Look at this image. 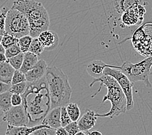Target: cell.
<instances>
[{"mask_svg":"<svg viewBox=\"0 0 152 135\" xmlns=\"http://www.w3.org/2000/svg\"><path fill=\"white\" fill-rule=\"evenodd\" d=\"M22 96V105L29 119V126L42 121L51 110V100L46 77L34 82H27Z\"/></svg>","mask_w":152,"mask_h":135,"instance_id":"obj_1","label":"cell"},{"mask_svg":"<svg viewBox=\"0 0 152 135\" xmlns=\"http://www.w3.org/2000/svg\"><path fill=\"white\" fill-rule=\"evenodd\" d=\"M99 82L100 86L98 90L91 97H94L98 94L102 88L103 86H105L107 90V93L103 97L102 103L106 101H109L111 104V108L109 111L106 114H96V116L98 117H113L119 116L120 114L127 111V99L123 90L121 88L119 83L116 79L109 75L103 74L101 77L94 79L90 87H92L96 82Z\"/></svg>","mask_w":152,"mask_h":135,"instance_id":"obj_2","label":"cell"},{"mask_svg":"<svg viewBox=\"0 0 152 135\" xmlns=\"http://www.w3.org/2000/svg\"><path fill=\"white\" fill-rule=\"evenodd\" d=\"M12 8L23 13L29 23V34L33 38L38 37L43 31L49 29L50 16L42 3L35 0H15Z\"/></svg>","mask_w":152,"mask_h":135,"instance_id":"obj_3","label":"cell"},{"mask_svg":"<svg viewBox=\"0 0 152 135\" xmlns=\"http://www.w3.org/2000/svg\"><path fill=\"white\" fill-rule=\"evenodd\" d=\"M45 77L50 93L51 109L67 105L70 103L72 93L68 76L62 69L52 66L48 67Z\"/></svg>","mask_w":152,"mask_h":135,"instance_id":"obj_4","label":"cell"},{"mask_svg":"<svg viewBox=\"0 0 152 135\" xmlns=\"http://www.w3.org/2000/svg\"><path fill=\"white\" fill-rule=\"evenodd\" d=\"M152 67V56L146 58L139 62L131 63L126 61L120 66V70L125 74L131 81L136 82L142 81L147 88H151L149 76Z\"/></svg>","mask_w":152,"mask_h":135,"instance_id":"obj_5","label":"cell"},{"mask_svg":"<svg viewBox=\"0 0 152 135\" xmlns=\"http://www.w3.org/2000/svg\"><path fill=\"white\" fill-rule=\"evenodd\" d=\"M5 33L18 39L29 34V23L23 13L16 9H9L5 19Z\"/></svg>","mask_w":152,"mask_h":135,"instance_id":"obj_6","label":"cell"},{"mask_svg":"<svg viewBox=\"0 0 152 135\" xmlns=\"http://www.w3.org/2000/svg\"><path fill=\"white\" fill-rule=\"evenodd\" d=\"M103 74L109 75L115 78L119 83L121 88L125 93L127 99V110H130L134 107L133 87L134 82L131 81L127 76L124 74L120 69L106 67Z\"/></svg>","mask_w":152,"mask_h":135,"instance_id":"obj_7","label":"cell"},{"mask_svg":"<svg viewBox=\"0 0 152 135\" xmlns=\"http://www.w3.org/2000/svg\"><path fill=\"white\" fill-rule=\"evenodd\" d=\"M3 120L12 126H29V119L23 105L12 106L5 112Z\"/></svg>","mask_w":152,"mask_h":135,"instance_id":"obj_8","label":"cell"},{"mask_svg":"<svg viewBox=\"0 0 152 135\" xmlns=\"http://www.w3.org/2000/svg\"><path fill=\"white\" fill-rule=\"evenodd\" d=\"M146 12L143 4H139L126 10L121 15V21L125 26H139L143 22Z\"/></svg>","mask_w":152,"mask_h":135,"instance_id":"obj_9","label":"cell"},{"mask_svg":"<svg viewBox=\"0 0 152 135\" xmlns=\"http://www.w3.org/2000/svg\"><path fill=\"white\" fill-rule=\"evenodd\" d=\"M44 50L51 51L55 49L59 43L58 34L53 31L46 30L41 33L38 36Z\"/></svg>","mask_w":152,"mask_h":135,"instance_id":"obj_10","label":"cell"},{"mask_svg":"<svg viewBox=\"0 0 152 135\" xmlns=\"http://www.w3.org/2000/svg\"><path fill=\"white\" fill-rule=\"evenodd\" d=\"M47 68L48 65L46 62L43 59H40L31 70L25 74L26 81L28 82L39 81L46 75Z\"/></svg>","mask_w":152,"mask_h":135,"instance_id":"obj_11","label":"cell"},{"mask_svg":"<svg viewBox=\"0 0 152 135\" xmlns=\"http://www.w3.org/2000/svg\"><path fill=\"white\" fill-rule=\"evenodd\" d=\"M106 67L120 68V66H118L107 64L100 60H95L91 62L87 65V71L93 79H96L101 77L103 75V71Z\"/></svg>","mask_w":152,"mask_h":135,"instance_id":"obj_12","label":"cell"},{"mask_svg":"<svg viewBox=\"0 0 152 135\" xmlns=\"http://www.w3.org/2000/svg\"><path fill=\"white\" fill-rule=\"evenodd\" d=\"M45 127H50L46 124L40 123L34 126H12L8 125L7 129L5 133L7 135H29L34 131Z\"/></svg>","mask_w":152,"mask_h":135,"instance_id":"obj_13","label":"cell"},{"mask_svg":"<svg viewBox=\"0 0 152 135\" xmlns=\"http://www.w3.org/2000/svg\"><path fill=\"white\" fill-rule=\"evenodd\" d=\"M96 112L91 110H87L77 121V123L80 131H88L94 127L97 121L98 117Z\"/></svg>","mask_w":152,"mask_h":135,"instance_id":"obj_14","label":"cell"},{"mask_svg":"<svg viewBox=\"0 0 152 135\" xmlns=\"http://www.w3.org/2000/svg\"><path fill=\"white\" fill-rule=\"evenodd\" d=\"M61 107H57L51 109L47 114V115L44 117L41 123L46 124L51 128L57 129L61 126Z\"/></svg>","mask_w":152,"mask_h":135,"instance_id":"obj_15","label":"cell"},{"mask_svg":"<svg viewBox=\"0 0 152 135\" xmlns=\"http://www.w3.org/2000/svg\"><path fill=\"white\" fill-rule=\"evenodd\" d=\"M15 70L7 61L0 62V81L11 85L12 79Z\"/></svg>","mask_w":152,"mask_h":135,"instance_id":"obj_16","label":"cell"},{"mask_svg":"<svg viewBox=\"0 0 152 135\" xmlns=\"http://www.w3.org/2000/svg\"><path fill=\"white\" fill-rule=\"evenodd\" d=\"M142 2L143 0H115L114 8L117 13L122 15L126 10L139 4H142Z\"/></svg>","mask_w":152,"mask_h":135,"instance_id":"obj_17","label":"cell"},{"mask_svg":"<svg viewBox=\"0 0 152 135\" xmlns=\"http://www.w3.org/2000/svg\"><path fill=\"white\" fill-rule=\"evenodd\" d=\"M39 56L30 51H27L24 53V58L23 64L20 70L23 74L29 71L35 66L39 61Z\"/></svg>","mask_w":152,"mask_h":135,"instance_id":"obj_18","label":"cell"},{"mask_svg":"<svg viewBox=\"0 0 152 135\" xmlns=\"http://www.w3.org/2000/svg\"><path fill=\"white\" fill-rule=\"evenodd\" d=\"M12 93L7 90L0 93V108L3 112L7 111L12 107L11 102Z\"/></svg>","mask_w":152,"mask_h":135,"instance_id":"obj_19","label":"cell"},{"mask_svg":"<svg viewBox=\"0 0 152 135\" xmlns=\"http://www.w3.org/2000/svg\"><path fill=\"white\" fill-rule=\"evenodd\" d=\"M66 106V109L70 118L74 122H77L81 116V110L77 104L69 103Z\"/></svg>","mask_w":152,"mask_h":135,"instance_id":"obj_20","label":"cell"},{"mask_svg":"<svg viewBox=\"0 0 152 135\" xmlns=\"http://www.w3.org/2000/svg\"><path fill=\"white\" fill-rule=\"evenodd\" d=\"M44 50V47H43L42 44H41L39 38L38 37L33 38L28 51L31 52V53H33L40 56V55L42 53Z\"/></svg>","mask_w":152,"mask_h":135,"instance_id":"obj_21","label":"cell"},{"mask_svg":"<svg viewBox=\"0 0 152 135\" xmlns=\"http://www.w3.org/2000/svg\"><path fill=\"white\" fill-rule=\"evenodd\" d=\"M23 58H24V53L23 52H22V53H19L18 55H16L15 57L7 58V61L9 62L15 70H20V69L21 68L23 64Z\"/></svg>","mask_w":152,"mask_h":135,"instance_id":"obj_22","label":"cell"},{"mask_svg":"<svg viewBox=\"0 0 152 135\" xmlns=\"http://www.w3.org/2000/svg\"><path fill=\"white\" fill-rule=\"evenodd\" d=\"M33 39V38L30 34H27V35L20 37V39H18V44L20 49L23 53H26V52L29 51Z\"/></svg>","mask_w":152,"mask_h":135,"instance_id":"obj_23","label":"cell"},{"mask_svg":"<svg viewBox=\"0 0 152 135\" xmlns=\"http://www.w3.org/2000/svg\"><path fill=\"white\" fill-rule=\"evenodd\" d=\"M18 43V39L15 36H14L11 34L5 33L2 37L1 44L3 45L5 49L9 47L12 46L14 44Z\"/></svg>","mask_w":152,"mask_h":135,"instance_id":"obj_24","label":"cell"},{"mask_svg":"<svg viewBox=\"0 0 152 135\" xmlns=\"http://www.w3.org/2000/svg\"><path fill=\"white\" fill-rule=\"evenodd\" d=\"M9 9L6 7L0 9V35L3 36L5 34V19Z\"/></svg>","mask_w":152,"mask_h":135,"instance_id":"obj_25","label":"cell"},{"mask_svg":"<svg viewBox=\"0 0 152 135\" xmlns=\"http://www.w3.org/2000/svg\"><path fill=\"white\" fill-rule=\"evenodd\" d=\"M27 86V81H23L22 82L17 83V84L11 85V88L9 90L12 93H18V94L22 95L25 92Z\"/></svg>","mask_w":152,"mask_h":135,"instance_id":"obj_26","label":"cell"},{"mask_svg":"<svg viewBox=\"0 0 152 135\" xmlns=\"http://www.w3.org/2000/svg\"><path fill=\"white\" fill-rule=\"evenodd\" d=\"M72 122V120L70 118V116L69 115L66 106H62L61 107V126L65 127L66 126L68 125L70 123Z\"/></svg>","mask_w":152,"mask_h":135,"instance_id":"obj_27","label":"cell"},{"mask_svg":"<svg viewBox=\"0 0 152 135\" xmlns=\"http://www.w3.org/2000/svg\"><path fill=\"white\" fill-rule=\"evenodd\" d=\"M22 50L20 49L18 43L14 44L12 46L9 47L5 49V55L7 58L15 57L16 55H18L19 53H22Z\"/></svg>","mask_w":152,"mask_h":135,"instance_id":"obj_28","label":"cell"},{"mask_svg":"<svg viewBox=\"0 0 152 135\" xmlns=\"http://www.w3.org/2000/svg\"><path fill=\"white\" fill-rule=\"evenodd\" d=\"M32 135H56V129L50 127H45L33 133Z\"/></svg>","mask_w":152,"mask_h":135,"instance_id":"obj_29","label":"cell"},{"mask_svg":"<svg viewBox=\"0 0 152 135\" xmlns=\"http://www.w3.org/2000/svg\"><path fill=\"white\" fill-rule=\"evenodd\" d=\"M23 81H26V74H23L20 70H16L15 73H14L11 81V85L17 84V83L22 82Z\"/></svg>","mask_w":152,"mask_h":135,"instance_id":"obj_30","label":"cell"},{"mask_svg":"<svg viewBox=\"0 0 152 135\" xmlns=\"http://www.w3.org/2000/svg\"><path fill=\"white\" fill-rule=\"evenodd\" d=\"M65 129L67 131L69 135H76L79 131H80L77 122H74V121L67 125L65 127Z\"/></svg>","mask_w":152,"mask_h":135,"instance_id":"obj_31","label":"cell"},{"mask_svg":"<svg viewBox=\"0 0 152 135\" xmlns=\"http://www.w3.org/2000/svg\"><path fill=\"white\" fill-rule=\"evenodd\" d=\"M11 102L12 106H18L22 105L23 99L22 95L18 94V93H12V98H11Z\"/></svg>","mask_w":152,"mask_h":135,"instance_id":"obj_32","label":"cell"},{"mask_svg":"<svg viewBox=\"0 0 152 135\" xmlns=\"http://www.w3.org/2000/svg\"><path fill=\"white\" fill-rule=\"evenodd\" d=\"M11 85L6 84V83L0 81V93L9 90L10 88H11Z\"/></svg>","mask_w":152,"mask_h":135,"instance_id":"obj_33","label":"cell"},{"mask_svg":"<svg viewBox=\"0 0 152 135\" xmlns=\"http://www.w3.org/2000/svg\"><path fill=\"white\" fill-rule=\"evenodd\" d=\"M56 135H69V134L65 127L61 126L56 129Z\"/></svg>","mask_w":152,"mask_h":135,"instance_id":"obj_34","label":"cell"},{"mask_svg":"<svg viewBox=\"0 0 152 135\" xmlns=\"http://www.w3.org/2000/svg\"><path fill=\"white\" fill-rule=\"evenodd\" d=\"M88 135H102V133L98 130H94L88 132Z\"/></svg>","mask_w":152,"mask_h":135,"instance_id":"obj_35","label":"cell"},{"mask_svg":"<svg viewBox=\"0 0 152 135\" xmlns=\"http://www.w3.org/2000/svg\"><path fill=\"white\" fill-rule=\"evenodd\" d=\"M7 60L5 53H0V62H5Z\"/></svg>","mask_w":152,"mask_h":135,"instance_id":"obj_36","label":"cell"},{"mask_svg":"<svg viewBox=\"0 0 152 135\" xmlns=\"http://www.w3.org/2000/svg\"><path fill=\"white\" fill-rule=\"evenodd\" d=\"M0 53H5V48L3 47V46L1 43H0Z\"/></svg>","mask_w":152,"mask_h":135,"instance_id":"obj_37","label":"cell"},{"mask_svg":"<svg viewBox=\"0 0 152 135\" xmlns=\"http://www.w3.org/2000/svg\"><path fill=\"white\" fill-rule=\"evenodd\" d=\"M4 112L3 111V110H1V109L0 108V118H1V117H3V116H4Z\"/></svg>","mask_w":152,"mask_h":135,"instance_id":"obj_38","label":"cell"},{"mask_svg":"<svg viewBox=\"0 0 152 135\" xmlns=\"http://www.w3.org/2000/svg\"><path fill=\"white\" fill-rule=\"evenodd\" d=\"M2 37H3V36H1L0 35V43L1 42V40H2Z\"/></svg>","mask_w":152,"mask_h":135,"instance_id":"obj_39","label":"cell"}]
</instances>
